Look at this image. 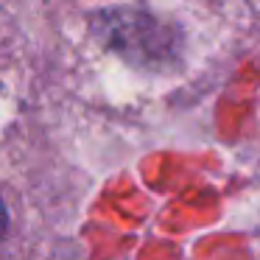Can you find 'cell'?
I'll list each match as a JSON object with an SVG mask.
<instances>
[{
  "label": "cell",
  "mask_w": 260,
  "mask_h": 260,
  "mask_svg": "<svg viewBox=\"0 0 260 260\" xmlns=\"http://www.w3.org/2000/svg\"><path fill=\"white\" fill-rule=\"evenodd\" d=\"M3 230H6V207L0 202V235H3Z\"/></svg>",
  "instance_id": "obj_1"
}]
</instances>
